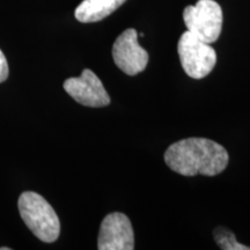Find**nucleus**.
Returning a JSON list of instances; mask_svg holds the SVG:
<instances>
[{"instance_id": "f257e3e1", "label": "nucleus", "mask_w": 250, "mask_h": 250, "mask_svg": "<svg viewBox=\"0 0 250 250\" xmlns=\"http://www.w3.org/2000/svg\"><path fill=\"white\" fill-rule=\"evenodd\" d=\"M229 155L220 144L208 138H187L165 152V162L183 176H215L226 169Z\"/></svg>"}, {"instance_id": "f03ea898", "label": "nucleus", "mask_w": 250, "mask_h": 250, "mask_svg": "<svg viewBox=\"0 0 250 250\" xmlns=\"http://www.w3.org/2000/svg\"><path fill=\"white\" fill-rule=\"evenodd\" d=\"M21 218L27 227L41 241L51 243L61 233L59 218L52 206L39 193L26 191L18 202Z\"/></svg>"}, {"instance_id": "7ed1b4c3", "label": "nucleus", "mask_w": 250, "mask_h": 250, "mask_svg": "<svg viewBox=\"0 0 250 250\" xmlns=\"http://www.w3.org/2000/svg\"><path fill=\"white\" fill-rule=\"evenodd\" d=\"M177 52L184 72L192 79L208 76L217 64L215 50L188 30L180 37Z\"/></svg>"}, {"instance_id": "20e7f679", "label": "nucleus", "mask_w": 250, "mask_h": 250, "mask_svg": "<svg viewBox=\"0 0 250 250\" xmlns=\"http://www.w3.org/2000/svg\"><path fill=\"white\" fill-rule=\"evenodd\" d=\"M183 20L188 31L211 44L223 29V9L214 0H198L196 5L184 8Z\"/></svg>"}, {"instance_id": "39448f33", "label": "nucleus", "mask_w": 250, "mask_h": 250, "mask_svg": "<svg viewBox=\"0 0 250 250\" xmlns=\"http://www.w3.org/2000/svg\"><path fill=\"white\" fill-rule=\"evenodd\" d=\"M112 58L117 67L127 76H136L148 64V54L138 43V33L133 28L124 30L112 45Z\"/></svg>"}, {"instance_id": "423d86ee", "label": "nucleus", "mask_w": 250, "mask_h": 250, "mask_svg": "<svg viewBox=\"0 0 250 250\" xmlns=\"http://www.w3.org/2000/svg\"><path fill=\"white\" fill-rule=\"evenodd\" d=\"M64 89L74 101L86 107L101 108L110 103V96L101 80L88 68L83 70L80 77L65 80Z\"/></svg>"}, {"instance_id": "0eeeda50", "label": "nucleus", "mask_w": 250, "mask_h": 250, "mask_svg": "<svg viewBox=\"0 0 250 250\" xmlns=\"http://www.w3.org/2000/svg\"><path fill=\"white\" fill-rule=\"evenodd\" d=\"M98 249L133 250L134 234L130 219L121 212L108 214L100 227Z\"/></svg>"}, {"instance_id": "6e6552de", "label": "nucleus", "mask_w": 250, "mask_h": 250, "mask_svg": "<svg viewBox=\"0 0 250 250\" xmlns=\"http://www.w3.org/2000/svg\"><path fill=\"white\" fill-rule=\"evenodd\" d=\"M125 1L126 0H83L76 8L74 15L79 22H98L114 13Z\"/></svg>"}, {"instance_id": "1a4fd4ad", "label": "nucleus", "mask_w": 250, "mask_h": 250, "mask_svg": "<svg viewBox=\"0 0 250 250\" xmlns=\"http://www.w3.org/2000/svg\"><path fill=\"white\" fill-rule=\"evenodd\" d=\"M213 239L219 248L223 250H250V247H246L237 242L234 233L227 228L219 226L213 230Z\"/></svg>"}, {"instance_id": "9d476101", "label": "nucleus", "mask_w": 250, "mask_h": 250, "mask_svg": "<svg viewBox=\"0 0 250 250\" xmlns=\"http://www.w3.org/2000/svg\"><path fill=\"white\" fill-rule=\"evenodd\" d=\"M8 77V64L5 55L0 50V83H4Z\"/></svg>"}]
</instances>
